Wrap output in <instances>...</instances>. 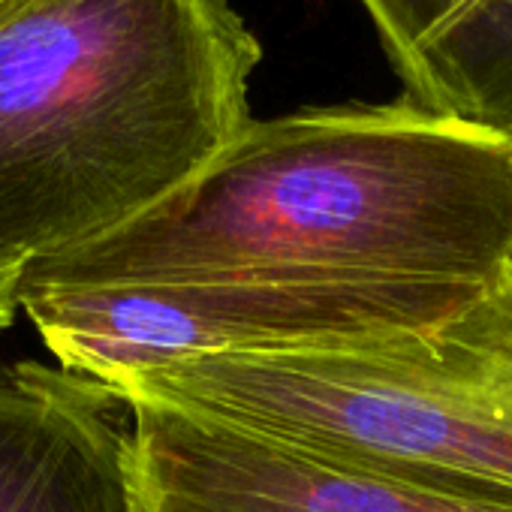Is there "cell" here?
I'll return each instance as SVG.
<instances>
[{
    "label": "cell",
    "mask_w": 512,
    "mask_h": 512,
    "mask_svg": "<svg viewBox=\"0 0 512 512\" xmlns=\"http://www.w3.org/2000/svg\"><path fill=\"white\" fill-rule=\"evenodd\" d=\"M260 43L229 0H34L0 25V256L142 217L250 121Z\"/></svg>",
    "instance_id": "7a4b0ae2"
},
{
    "label": "cell",
    "mask_w": 512,
    "mask_h": 512,
    "mask_svg": "<svg viewBox=\"0 0 512 512\" xmlns=\"http://www.w3.org/2000/svg\"><path fill=\"white\" fill-rule=\"evenodd\" d=\"M0 512H136L130 425L103 383L0 359Z\"/></svg>",
    "instance_id": "5b68a950"
},
{
    "label": "cell",
    "mask_w": 512,
    "mask_h": 512,
    "mask_svg": "<svg viewBox=\"0 0 512 512\" xmlns=\"http://www.w3.org/2000/svg\"><path fill=\"white\" fill-rule=\"evenodd\" d=\"M404 100L512 133V0H359Z\"/></svg>",
    "instance_id": "8992f818"
},
{
    "label": "cell",
    "mask_w": 512,
    "mask_h": 512,
    "mask_svg": "<svg viewBox=\"0 0 512 512\" xmlns=\"http://www.w3.org/2000/svg\"><path fill=\"white\" fill-rule=\"evenodd\" d=\"M284 449L512 503V269L458 314L383 341L181 356L103 383Z\"/></svg>",
    "instance_id": "3957f363"
},
{
    "label": "cell",
    "mask_w": 512,
    "mask_h": 512,
    "mask_svg": "<svg viewBox=\"0 0 512 512\" xmlns=\"http://www.w3.org/2000/svg\"><path fill=\"white\" fill-rule=\"evenodd\" d=\"M124 407L136 512H512V503L329 464L154 401Z\"/></svg>",
    "instance_id": "277c9868"
},
{
    "label": "cell",
    "mask_w": 512,
    "mask_h": 512,
    "mask_svg": "<svg viewBox=\"0 0 512 512\" xmlns=\"http://www.w3.org/2000/svg\"><path fill=\"white\" fill-rule=\"evenodd\" d=\"M28 260L19 256H0V329H7L19 314V290Z\"/></svg>",
    "instance_id": "52a82bcc"
},
{
    "label": "cell",
    "mask_w": 512,
    "mask_h": 512,
    "mask_svg": "<svg viewBox=\"0 0 512 512\" xmlns=\"http://www.w3.org/2000/svg\"><path fill=\"white\" fill-rule=\"evenodd\" d=\"M31 4H34V0H0V25H4L7 19H13V16H19Z\"/></svg>",
    "instance_id": "ba28073f"
},
{
    "label": "cell",
    "mask_w": 512,
    "mask_h": 512,
    "mask_svg": "<svg viewBox=\"0 0 512 512\" xmlns=\"http://www.w3.org/2000/svg\"><path fill=\"white\" fill-rule=\"evenodd\" d=\"M512 269V133L407 100L247 121L127 226L25 266L22 287L281 278L452 317Z\"/></svg>",
    "instance_id": "6da1fadb"
}]
</instances>
